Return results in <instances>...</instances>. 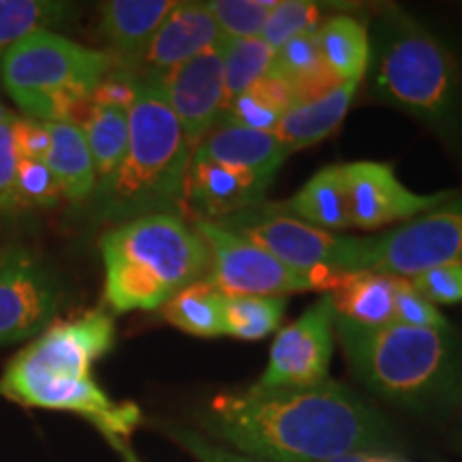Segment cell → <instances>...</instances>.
<instances>
[{"label": "cell", "instance_id": "6da1fadb", "mask_svg": "<svg viewBox=\"0 0 462 462\" xmlns=\"http://www.w3.org/2000/svg\"><path fill=\"white\" fill-rule=\"evenodd\" d=\"M201 426L227 448L265 462L377 454L392 439L383 415L334 379L302 390L223 392L208 402Z\"/></svg>", "mask_w": 462, "mask_h": 462}, {"label": "cell", "instance_id": "7a4b0ae2", "mask_svg": "<svg viewBox=\"0 0 462 462\" xmlns=\"http://www.w3.org/2000/svg\"><path fill=\"white\" fill-rule=\"evenodd\" d=\"M190 157L193 150L157 75L135 78L129 148L112 180L97 189V215L114 223L152 215L182 217Z\"/></svg>", "mask_w": 462, "mask_h": 462}, {"label": "cell", "instance_id": "3957f363", "mask_svg": "<svg viewBox=\"0 0 462 462\" xmlns=\"http://www.w3.org/2000/svg\"><path fill=\"white\" fill-rule=\"evenodd\" d=\"M106 302L116 313L163 309L184 287L210 274L199 231L178 215L133 218L101 238Z\"/></svg>", "mask_w": 462, "mask_h": 462}, {"label": "cell", "instance_id": "277c9868", "mask_svg": "<svg viewBox=\"0 0 462 462\" xmlns=\"http://www.w3.org/2000/svg\"><path fill=\"white\" fill-rule=\"evenodd\" d=\"M334 330L354 377L385 401L426 409L454 398L460 388V351L449 332L396 321L360 326L338 315Z\"/></svg>", "mask_w": 462, "mask_h": 462}, {"label": "cell", "instance_id": "5b68a950", "mask_svg": "<svg viewBox=\"0 0 462 462\" xmlns=\"http://www.w3.org/2000/svg\"><path fill=\"white\" fill-rule=\"evenodd\" d=\"M371 95L437 131H454L460 114V71L449 50L401 11L374 24L368 60Z\"/></svg>", "mask_w": 462, "mask_h": 462}, {"label": "cell", "instance_id": "8992f818", "mask_svg": "<svg viewBox=\"0 0 462 462\" xmlns=\"http://www.w3.org/2000/svg\"><path fill=\"white\" fill-rule=\"evenodd\" d=\"M112 51L86 48L43 28L0 58V82L22 112L42 123L75 120L114 71Z\"/></svg>", "mask_w": 462, "mask_h": 462}, {"label": "cell", "instance_id": "52a82bcc", "mask_svg": "<svg viewBox=\"0 0 462 462\" xmlns=\"http://www.w3.org/2000/svg\"><path fill=\"white\" fill-rule=\"evenodd\" d=\"M210 251V279L225 296H270L330 291L343 274L328 270H298L282 263L273 253L242 238L217 221L193 218Z\"/></svg>", "mask_w": 462, "mask_h": 462}, {"label": "cell", "instance_id": "ba28073f", "mask_svg": "<svg viewBox=\"0 0 462 462\" xmlns=\"http://www.w3.org/2000/svg\"><path fill=\"white\" fill-rule=\"evenodd\" d=\"M114 319L103 310H90L71 321L51 323L9 362L0 377V394H17L51 379H88L92 364L112 349Z\"/></svg>", "mask_w": 462, "mask_h": 462}, {"label": "cell", "instance_id": "9c48e42d", "mask_svg": "<svg viewBox=\"0 0 462 462\" xmlns=\"http://www.w3.org/2000/svg\"><path fill=\"white\" fill-rule=\"evenodd\" d=\"M217 223L255 242L291 268L328 270L334 274H354L360 270L362 236L317 229L276 210L274 204L253 206Z\"/></svg>", "mask_w": 462, "mask_h": 462}, {"label": "cell", "instance_id": "30bf717a", "mask_svg": "<svg viewBox=\"0 0 462 462\" xmlns=\"http://www.w3.org/2000/svg\"><path fill=\"white\" fill-rule=\"evenodd\" d=\"M439 265H462V198H452L385 234L362 238L357 273L413 279Z\"/></svg>", "mask_w": 462, "mask_h": 462}, {"label": "cell", "instance_id": "8fae6325", "mask_svg": "<svg viewBox=\"0 0 462 462\" xmlns=\"http://www.w3.org/2000/svg\"><path fill=\"white\" fill-rule=\"evenodd\" d=\"M334 321L337 309L330 293H323L296 321L276 334L268 368L251 390H302L326 381L337 337Z\"/></svg>", "mask_w": 462, "mask_h": 462}, {"label": "cell", "instance_id": "7c38bea8", "mask_svg": "<svg viewBox=\"0 0 462 462\" xmlns=\"http://www.w3.org/2000/svg\"><path fill=\"white\" fill-rule=\"evenodd\" d=\"M60 306V287L24 246L0 253V345L48 330Z\"/></svg>", "mask_w": 462, "mask_h": 462}, {"label": "cell", "instance_id": "4fadbf2b", "mask_svg": "<svg viewBox=\"0 0 462 462\" xmlns=\"http://www.w3.org/2000/svg\"><path fill=\"white\" fill-rule=\"evenodd\" d=\"M343 167L354 229L373 231L394 223H407L454 198L452 190L435 195L413 193L398 180L388 163L354 161Z\"/></svg>", "mask_w": 462, "mask_h": 462}, {"label": "cell", "instance_id": "5bb4252c", "mask_svg": "<svg viewBox=\"0 0 462 462\" xmlns=\"http://www.w3.org/2000/svg\"><path fill=\"white\" fill-rule=\"evenodd\" d=\"M157 75L165 101L182 126L189 148L193 150L215 129L225 106L221 43L193 60Z\"/></svg>", "mask_w": 462, "mask_h": 462}, {"label": "cell", "instance_id": "9a60e30c", "mask_svg": "<svg viewBox=\"0 0 462 462\" xmlns=\"http://www.w3.org/2000/svg\"><path fill=\"white\" fill-rule=\"evenodd\" d=\"M270 184L273 180L255 173L190 159L184 184V212L204 221H221L236 212L263 204Z\"/></svg>", "mask_w": 462, "mask_h": 462}, {"label": "cell", "instance_id": "2e32d148", "mask_svg": "<svg viewBox=\"0 0 462 462\" xmlns=\"http://www.w3.org/2000/svg\"><path fill=\"white\" fill-rule=\"evenodd\" d=\"M223 42L206 3H176L150 42L142 62L150 73H163L184 65Z\"/></svg>", "mask_w": 462, "mask_h": 462}, {"label": "cell", "instance_id": "e0dca14e", "mask_svg": "<svg viewBox=\"0 0 462 462\" xmlns=\"http://www.w3.org/2000/svg\"><path fill=\"white\" fill-rule=\"evenodd\" d=\"M289 150L270 131H253L245 126L218 123L195 148V161H208L231 170L255 173L259 178L274 180Z\"/></svg>", "mask_w": 462, "mask_h": 462}, {"label": "cell", "instance_id": "ac0fdd59", "mask_svg": "<svg viewBox=\"0 0 462 462\" xmlns=\"http://www.w3.org/2000/svg\"><path fill=\"white\" fill-rule=\"evenodd\" d=\"M176 7L173 0H109L101 5V32L116 60L142 62L150 42Z\"/></svg>", "mask_w": 462, "mask_h": 462}, {"label": "cell", "instance_id": "d6986e66", "mask_svg": "<svg viewBox=\"0 0 462 462\" xmlns=\"http://www.w3.org/2000/svg\"><path fill=\"white\" fill-rule=\"evenodd\" d=\"M357 86L360 82H343L315 99L296 103L291 109H287L274 129V135L289 150V154L315 146L332 135L349 112Z\"/></svg>", "mask_w": 462, "mask_h": 462}, {"label": "cell", "instance_id": "ffe728a7", "mask_svg": "<svg viewBox=\"0 0 462 462\" xmlns=\"http://www.w3.org/2000/svg\"><path fill=\"white\" fill-rule=\"evenodd\" d=\"M274 206L276 210L317 229L332 231V234L354 229L343 165L323 167L293 198Z\"/></svg>", "mask_w": 462, "mask_h": 462}, {"label": "cell", "instance_id": "44dd1931", "mask_svg": "<svg viewBox=\"0 0 462 462\" xmlns=\"http://www.w3.org/2000/svg\"><path fill=\"white\" fill-rule=\"evenodd\" d=\"M45 126L50 133V148L43 163L56 178L62 198L75 204L95 198L99 180L82 125L62 120L45 123Z\"/></svg>", "mask_w": 462, "mask_h": 462}, {"label": "cell", "instance_id": "7402d4cb", "mask_svg": "<svg viewBox=\"0 0 462 462\" xmlns=\"http://www.w3.org/2000/svg\"><path fill=\"white\" fill-rule=\"evenodd\" d=\"M402 279L377 273L343 274L330 291L338 317L360 326L394 323V300Z\"/></svg>", "mask_w": 462, "mask_h": 462}, {"label": "cell", "instance_id": "603a6c76", "mask_svg": "<svg viewBox=\"0 0 462 462\" xmlns=\"http://www.w3.org/2000/svg\"><path fill=\"white\" fill-rule=\"evenodd\" d=\"M315 43L323 65L343 82H362L371 60L368 28L351 15H334L315 32Z\"/></svg>", "mask_w": 462, "mask_h": 462}, {"label": "cell", "instance_id": "cb8c5ba5", "mask_svg": "<svg viewBox=\"0 0 462 462\" xmlns=\"http://www.w3.org/2000/svg\"><path fill=\"white\" fill-rule=\"evenodd\" d=\"M268 78L285 84L296 103L315 99L340 84L330 69L323 65L315 43V32L300 34L276 50L270 62Z\"/></svg>", "mask_w": 462, "mask_h": 462}, {"label": "cell", "instance_id": "d4e9b609", "mask_svg": "<svg viewBox=\"0 0 462 462\" xmlns=\"http://www.w3.org/2000/svg\"><path fill=\"white\" fill-rule=\"evenodd\" d=\"M129 109L131 106L90 99L82 129L95 161L99 187L112 180L129 148Z\"/></svg>", "mask_w": 462, "mask_h": 462}, {"label": "cell", "instance_id": "484cf974", "mask_svg": "<svg viewBox=\"0 0 462 462\" xmlns=\"http://www.w3.org/2000/svg\"><path fill=\"white\" fill-rule=\"evenodd\" d=\"M163 315L171 326L193 337H225V293L208 276L167 300Z\"/></svg>", "mask_w": 462, "mask_h": 462}, {"label": "cell", "instance_id": "4316f807", "mask_svg": "<svg viewBox=\"0 0 462 462\" xmlns=\"http://www.w3.org/2000/svg\"><path fill=\"white\" fill-rule=\"evenodd\" d=\"M293 106H296V99H293L291 90L279 79L265 75L253 88L242 92L240 97H236L223 107L218 123L274 133L282 116Z\"/></svg>", "mask_w": 462, "mask_h": 462}, {"label": "cell", "instance_id": "83f0119b", "mask_svg": "<svg viewBox=\"0 0 462 462\" xmlns=\"http://www.w3.org/2000/svg\"><path fill=\"white\" fill-rule=\"evenodd\" d=\"M223 79H225V106L253 88L259 79L268 75L274 51L257 39H223ZM223 106V107H225ZM223 114V112H221Z\"/></svg>", "mask_w": 462, "mask_h": 462}, {"label": "cell", "instance_id": "f1b7e54d", "mask_svg": "<svg viewBox=\"0 0 462 462\" xmlns=\"http://www.w3.org/2000/svg\"><path fill=\"white\" fill-rule=\"evenodd\" d=\"M287 298L225 296V334L240 340H259L279 330Z\"/></svg>", "mask_w": 462, "mask_h": 462}, {"label": "cell", "instance_id": "f546056e", "mask_svg": "<svg viewBox=\"0 0 462 462\" xmlns=\"http://www.w3.org/2000/svg\"><path fill=\"white\" fill-rule=\"evenodd\" d=\"M69 5L50 0H0V58L28 34L62 22Z\"/></svg>", "mask_w": 462, "mask_h": 462}, {"label": "cell", "instance_id": "4dcf8cb0", "mask_svg": "<svg viewBox=\"0 0 462 462\" xmlns=\"http://www.w3.org/2000/svg\"><path fill=\"white\" fill-rule=\"evenodd\" d=\"M319 28V5L309 0H281L270 11L262 31V39L276 51L300 34L317 32Z\"/></svg>", "mask_w": 462, "mask_h": 462}, {"label": "cell", "instance_id": "1f68e13d", "mask_svg": "<svg viewBox=\"0 0 462 462\" xmlns=\"http://www.w3.org/2000/svg\"><path fill=\"white\" fill-rule=\"evenodd\" d=\"M276 3L262 0H212L206 3L223 39H257Z\"/></svg>", "mask_w": 462, "mask_h": 462}, {"label": "cell", "instance_id": "d6a6232c", "mask_svg": "<svg viewBox=\"0 0 462 462\" xmlns=\"http://www.w3.org/2000/svg\"><path fill=\"white\" fill-rule=\"evenodd\" d=\"M394 321L409 328H420V330H437L449 332V323L435 304H430L424 296L411 287L407 279L401 281L394 300Z\"/></svg>", "mask_w": 462, "mask_h": 462}, {"label": "cell", "instance_id": "836d02e7", "mask_svg": "<svg viewBox=\"0 0 462 462\" xmlns=\"http://www.w3.org/2000/svg\"><path fill=\"white\" fill-rule=\"evenodd\" d=\"M62 198L56 178L43 161L22 159L17 170L15 199L20 206H54Z\"/></svg>", "mask_w": 462, "mask_h": 462}, {"label": "cell", "instance_id": "e575fe53", "mask_svg": "<svg viewBox=\"0 0 462 462\" xmlns=\"http://www.w3.org/2000/svg\"><path fill=\"white\" fill-rule=\"evenodd\" d=\"M407 281L435 306L462 302V265H439Z\"/></svg>", "mask_w": 462, "mask_h": 462}, {"label": "cell", "instance_id": "d590c367", "mask_svg": "<svg viewBox=\"0 0 462 462\" xmlns=\"http://www.w3.org/2000/svg\"><path fill=\"white\" fill-rule=\"evenodd\" d=\"M17 116L0 123V210H15V187H17V170H20L22 154L15 137Z\"/></svg>", "mask_w": 462, "mask_h": 462}, {"label": "cell", "instance_id": "8d00e7d4", "mask_svg": "<svg viewBox=\"0 0 462 462\" xmlns=\"http://www.w3.org/2000/svg\"><path fill=\"white\" fill-rule=\"evenodd\" d=\"M170 437L178 443V446L187 449L190 456H195L199 462H265L255 458V456H248L236 452V449L231 448H225L221 443L199 435L198 430L182 429V426H171Z\"/></svg>", "mask_w": 462, "mask_h": 462}, {"label": "cell", "instance_id": "74e56055", "mask_svg": "<svg viewBox=\"0 0 462 462\" xmlns=\"http://www.w3.org/2000/svg\"><path fill=\"white\" fill-rule=\"evenodd\" d=\"M15 137L20 146L22 159L28 161H43L50 148V133L48 126L42 120L32 118H17Z\"/></svg>", "mask_w": 462, "mask_h": 462}, {"label": "cell", "instance_id": "f35d334b", "mask_svg": "<svg viewBox=\"0 0 462 462\" xmlns=\"http://www.w3.org/2000/svg\"><path fill=\"white\" fill-rule=\"evenodd\" d=\"M373 452H351V454H340V456H334V458H328V460H321V462H371Z\"/></svg>", "mask_w": 462, "mask_h": 462}, {"label": "cell", "instance_id": "ab89813d", "mask_svg": "<svg viewBox=\"0 0 462 462\" xmlns=\"http://www.w3.org/2000/svg\"><path fill=\"white\" fill-rule=\"evenodd\" d=\"M14 116H15V114H11V112H9V109H7V107H5V106H3V103H0V123H7V120H11V118H14Z\"/></svg>", "mask_w": 462, "mask_h": 462}, {"label": "cell", "instance_id": "60d3db41", "mask_svg": "<svg viewBox=\"0 0 462 462\" xmlns=\"http://www.w3.org/2000/svg\"><path fill=\"white\" fill-rule=\"evenodd\" d=\"M371 462H398V460L390 458V456H381V454H377V456H373Z\"/></svg>", "mask_w": 462, "mask_h": 462}, {"label": "cell", "instance_id": "b9f144b4", "mask_svg": "<svg viewBox=\"0 0 462 462\" xmlns=\"http://www.w3.org/2000/svg\"><path fill=\"white\" fill-rule=\"evenodd\" d=\"M126 460H129V462H137V460H135V458H133V456H131V454H129V452H126Z\"/></svg>", "mask_w": 462, "mask_h": 462}]
</instances>
